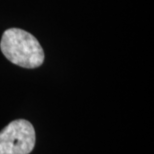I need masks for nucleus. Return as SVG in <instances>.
<instances>
[{"label":"nucleus","instance_id":"obj_1","mask_svg":"<svg viewBox=\"0 0 154 154\" xmlns=\"http://www.w3.org/2000/svg\"><path fill=\"white\" fill-rule=\"evenodd\" d=\"M0 47L10 62L20 67L36 68L44 61V52L38 40L25 30H6L1 38Z\"/></svg>","mask_w":154,"mask_h":154},{"label":"nucleus","instance_id":"obj_2","mask_svg":"<svg viewBox=\"0 0 154 154\" xmlns=\"http://www.w3.org/2000/svg\"><path fill=\"white\" fill-rule=\"evenodd\" d=\"M33 125L25 119L11 121L0 131V154H29L35 146Z\"/></svg>","mask_w":154,"mask_h":154}]
</instances>
